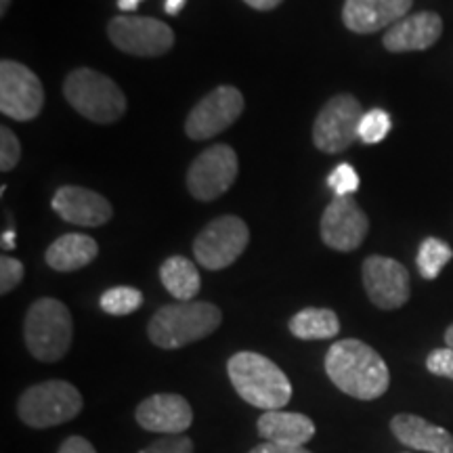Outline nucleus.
Returning a JSON list of instances; mask_svg holds the SVG:
<instances>
[{
  "mask_svg": "<svg viewBox=\"0 0 453 453\" xmlns=\"http://www.w3.org/2000/svg\"><path fill=\"white\" fill-rule=\"evenodd\" d=\"M257 430L260 439L288 447H304L315 437V424L309 416L283 410L265 411L258 418Z\"/></svg>",
  "mask_w": 453,
  "mask_h": 453,
  "instance_id": "obj_20",
  "label": "nucleus"
},
{
  "mask_svg": "<svg viewBox=\"0 0 453 453\" xmlns=\"http://www.w3.org/2000/svg\"><path fill=\"white\" fill-rule=\"evenodd\" d=\"M326 373L338 390L359 401L380 399L390 387V372L378 350L355 338L332 344L326 355Z\"/></svg>",
  "mask_w": 453,
  "mask_h": 453,
  "instance_id": "obj_1",
  "label": "nucleus"
},
{
  "mask_svg": "<svg viewBox=\"0 0 453 453\" xmlns=\"http://www.w3.org/2000/svg\"><path fill=\"white\" fill-rule=\"evenodd\" d=\"M139 453H194V441L185 434H166Z\"/></svg>",
  "mask_w": 453,
  "mask_h": 453,
  "instance_id": "obj_30",
  "label": "nucleus"
},
{
  "mask_svg": "<svg viewBox=\"0 0 453 453\" xmlns=\"http://www.w3.org/2000/svg\"><path fill=\"white\" fill-rule=\"evenodd\" d=\"M248 242H250V231L240 217L234 214L219 217L203 226L202 234L196 237V260L208 271L226 269L242 257Z\"/></svg>",
  "mask_w": 453,
  "mask_h": 453,
  "instance_id": "obj_7",
  "label": "nucleus"
},
{
  "mask_svg": "<svg viewBox=\"0 0 453 453\" xmlns=\"http://www.w3.org/2000/svg\"><path fill=\"white\" fill-rule=\"evenodd\" d=\"M99 304L107 315L124 317V315L134 313V311L143 304V294H141L137 288L116 286V288H110V290L104 292Z\"/></svg>",
  "mask_w": 453,
  "mask_h": 453,
  "instance_id": "obj_25",
  "label": "nucleus"
},
{
  "mask_svg": "<svg viewBox=\"0 0 453 453\" xmlns=\"http://www.w3.org/2000/svg\"><path fill=\"white\" fill-rule=\"evenodd\" d=\"M64 95L73 110L88 120L111 124L120 120L127 111V97L105 73L81 67L65 78Z\"/></svg>",
  "mask_w": 453,
  "mask_h": 453,
  "instance_id": "obj_5",
  "label": "nucleus"
},
{
  "mask_svg": "<svg viewBox=\"0 0 453 453\" xmlns=\"http://www.w3.org/2000/svg\"><path fill=\"white\" fill-rule=\"evenodd\" d=\"M53 211L67 223L78 226H99L113 217L111 203L104 196L76 185H65L57 189Z\"/></svg>",
  "mask_w": 453,
  "mask_h": 453,
  "instance_id": "obj_16",
  "label": "nucleus"
},
{
  "mask_svg": "<svg viewBox=\"0 0 453 453\" xmlns=\"http://www.w3.org/2000/svg\"><path fill=\"white\" fill-rule=\"evenodd\" d=\"M364 286L378 309H401L411 296L410 271L387 257H367L364 263Z\"/></svg>",
  "mask_w": 453,
  "mask_h": 453,
  "instance_id": "obj_14",
  "label": "nucleus"
},
{
  "mask_svg": "<svg viewBox=\"0 0 453 453\" xmlns=\"http://www.w3.org/2000/svg\"><path fill=\"white\" fill-rule=\"evenodd\" d=\"M237 154L229 145H212L196 157L187 173V189L200 202H212L231 189L235 183Z\"/></svg>",
  "mask_w": 453,
  "mask_h": 453,
  "instance_id": "obj_10",
  "label": "nucleus"
},
{
  "mask_svg": "<svg viewBox=\"0 0 453 453\" xmlns=\"http://www.w3.org/2000/svg\"><path fill=\"white\" fill-rule=\"evenodd\" d=\"M9 4L11 0H0V15H4L9 11Z\"/></svg>",
  "mask_w": 453,
  "mask_h": 453,
  "instance_id": "obj_39",
  "label": "nucleus"
},
{
  "mask_svg": "<svg viewBox=\"0 0 453 453\" xmlns=\"http://www.w3.org/2000/svg\"><path fill=\"white\" fill-rule=\"evenodd\" d=\"M73 321L70 309L57 298H41L27 309L24 340L32 357L42 364L64 359L72 347Z\"/></svg>",
  "mask_w": 453,
  "mask_h": 453,
  "instance_id": "obj_4",
  "label": "nucleus"
},
{
  "mask_svg": "<svg viewBox=\"0 0 453 453\" xmlns=\"http://www.w3.org/2000/svg\"><path fill=\"white\" fill-rule=\"evenodd\" d=\"M44 90L30 67L4 59L0 64V111L17 122L34 120L42 111Z\"/></svg>",
  "mask_w": 453,
  "mask_h": 453,
  "instance_id": "obj_11",
  "label": "nucleus"
},
{
  "mask_svg": "<svg viewBox=\"0 0 453 453\" xmlns=\"http://www.w3.org/2000/svg\"><path fill=\"white\" fill-rule=\"evenodd\" d=\"M134 418L139 426L150 433L183 434L194 424V410L185 396L157 393L141 401Z\"/></svg>",
  "mask_w": 453,
  "mask_h": 453,
  "instance_id": "obj_15",
  "label": "nucleus"
},
{
  "mask_svg": "<svg viewBox=\"0 0 453 453\" xmlns=\"http://www.w3.org/2000/svg\"><path fill=\"white\" fill-rule=\"evenodd\" d=\"M113 47L134 57L166 55L174 44V32L154 17L118 15L107 26Z\"/></svg>",
  "mask_w": 453,
  "mask_h": 453,
  "instance_id": "obj_9",
  "label": "nucleus"
},
{
  "mask_svg": "<svg viewBox=\"0 0 453 453\" xmlns=\"http://www.w3.org/2000/svg\"><path fill=\"white\" fill-rule=\"evenodd\" d=\"M243 3L248 4V7L257 9V11H271V9H277L283 0H243Z\"/></svg>",
  "mask_w": 453,
  "mask_h": 453,
  "instance_id": "obj_34",
  "label": "nucleus"
},
{
  "mask_svg": "<svg viewBox=\"0 0 453 453\" xmlns=\"http://www.w3.org/2000/svg\"><path fill=\"white\" fill-rule=\"evenodd\" d=\"M248 453H313V451L304 449V447H288V445H277V443H269V441H265V443L257 445Z\"/></svg>",
  "mask_w": 453,
  "mask_h": 453,
  "instance_id": "obj_33",
  "label": "nucleus"
},
{
  "mask_svg": "<svg viewBox=\"0 0 453 453\" xmlns=\"http://www.w3.org/2000/svg\"><path fill=\"white\" fill-rule=\"evenodd\" d=\"M393 128V120L384 110H370L364 113L359 124V139L365 145H376L387 139V134Z\"/></svg>",
  "mask_w": 453,
  "mask_h": 453,
  "instance_id": "obj_26",
  "label": "nucleus"
},
{
  "mask_svg": "<svg viewBox=\"0 0 453 453\" xmlns=\"http://www.w3.org/2000/svg\"><path fill=\"white\" fill-rule=\"evenodd\" d=\"M327 187L334 191V196H353L359 189V174L350 164L342 162L332 170L330 177H327Z\"/></svg>",
  "mask_w": 453,
  "mask_h": 453,
  "instance_id": "obj_27",
  "label": "nucleus"
},
{
  "mask_svg": "<svg viewBox=\"0 0 453 453\" xmlns=\"http://www.w3.org/2000/svg\"><path fill=\"white\" fill-rule=\"evenodd\" d=\"M141 3H143V0H118V9L127 11V13H128V11L137 9Z\"/></svg>",
  "mask_w": 453,
  "mask_h": 453,
  "instance_id": "obj_37",
  "label": "nucleus"
},
{
  "mask_svg": "<svg viewBox=\"0 0 453 453\" xmlns=\"http://www.w3.org/2000/svg\"><path fill=\"white\" fill-rule=\"evenodd\" d=\"M57 453H97V449H95L88 439L81 437V434H73V437H67L64 443H61Z\"/></svg>",
  "mask_w": 453,
  "mask_h": 453,
  "instance_id": "obj_32",
  "label": "nucleus"
},
{
  "mask_svg": "<svg viewBox=\"0 0 453 453\" xmlns=\"http://www.w3.org/2000/svg\"><path fill=\"white\" fill-rule=\"evenodd\" d=\"M443 34V19L433 11L407 15L384 34V49L390 53H410V50H426L439 41Z\"/></svg>",
  "mask_w": 453,
  "mask_h": 453,
  "instance_id": "obj_17",
  "label": "nucleus"
},
{
  "mask_svg": "<svg viewBox=\"0 0 453 453\" xmlns=\"http://www.w3.org/2000/svg\"><path fill=\"white\" fill-rule=\"evenodd\" d=\"M364 118L361 104L353 95H336L321 107L313 124L317 150L326 154H342L359 139V124Z\"/></svg>",
  "mask_w": 453,
  "mask_h": 453,
  "instance_id": "obj_8",
  "label": "nucleus"
},
{
  "mask_svg": "<svg viewBox=\"0 0 453 453\" xmlns=\"http://www.w3.org/2000/svg\"><path fill=\"white\" fill-rule=\"evenodd\" d=\"M243 111V95L235 87H219L206 95L185 122L187 137L206 141L229 128Z\"/></svg>",
  "mask_w": 453,
  "mask_h": 453,
  "instance_id": "obj_12",
  "label": "nucleus"
},
{
  "mask_svg": "<svg viewBox=\"0 0 453 453\" xmlns=\"http://www.w3.org/2000/svg\"><path fill=\"white\" fill-rule=\"evenodd\" d=\"M97 242L90 235L65 234L49 246L47 265L61 273H70V271H78L93 263L97 258Z\"/></svg>",
  "mask_w": 453,
  "mask_h": 453,
  "instance_id": "obj_21",
  "label": "nucleus"
},
{
  "mask_svg": "<svg viewBox=\"0 0 453 453\" xmlns=\"http://www.w3.org/2000/svg\"><path fill=\"white\" fill-rule=\"evenodd\" d=\"M185 0H166L164 3V11H166L168 15H179L180 9H183Z\"/></svg>",
  "mask_w": 453,
  "mask_h": 453,
  "instance_id": "obj_35",
  "label": "nucleus"
},
{
  "mask_svg": "<svg viewBox=\"0 0 453 453\" xmlns=\"http://www.w3.org/2000/svg\"><path fill=\"white\" fill-rule=\"evenodd\" d=\"M3 250H13L15 248V231L13 229H4L3 231Z\"/></svg>",
  "mask_w": 453,
  "mask_h": 453,
  "instance_id": "obj_36",
  "label": "nucleus"
},
{
  "mask_svg": "<svg viewBox=\"0 0 453 453\" xmlns=\"http://www.w3.org/2000/svg\"><path fill=\"white\" fill-rule=\"evenodd\" d=\"M223 321V313L217 304L200 303H174L156 311L147 326V336L156 347L173 350L211 336Z\"/></svg>",
  "mask_w": 453,
  "mask_h": 453,
  "instance_id": "obj_3",
  "label": "nucleus"
},
{
  "mask_svg": "<svg viewBox=\"0 0 453 453\" xmlns=\"http://www.w3.org/2000/svg\"><path fill=\"white\" fill-rule=\"evenodd\" d=\"M160 280L164 288L180 303H191L202 288L200 271L189 258L170 257L160 267Z\"/></svg>",
  "mask_w": 453,
  "mask_h": 453,
  "instance_id": "obj_22",
  "label": "nucleus"
},
{
  "mask_svg": "<svg viewBox=\"0 0 453 453\" xmlns=\"http://www.w3.org/2000/svg\"><path fill=\"white\" fill-rule=\"evenodd\" d=\"M445 344L449 349H453V324L447 327V332H445Z\"/></svg>",
  "mask_w": 453,
  "mask_h": 453,
  "instance_id": "obj_38",
  "label": "nucleus"
},
{
  "mask_svg": "<svg viewBox=\"0 0 453 453\" xmlns=\"http://www.w3.org/2000/svg\"><path fill=\"white\" fill-rule=\"evenodd\" d=\"M226 373H229L235 393L252 407L275 411L290 403V378L269 357L252 353V350H242L229 359Z\"/></svg>",
  "mask_w": 453,
  "mask_h": 453,
  "instance_id": "obj_2",
  "label": "nucleus"
},
{
  "mask_svg": "<svg viewBox=\"0 0 453 453\" xmlns=\"http://www.w3.org/2000/svg\"><path fill=\"white\" fill-rule=\"evenodd\" d=\"M451 258L453 250L449 248V243L439 240V237H426L422 242L420 250H418L416 265L424 280H437L439 273Z\"/></svg>",
  "mask_w": 453,
  "mask_h": 453,
  "instance_id": "obj_24",
  "label": "nucleus"
},
{
  "mask_svg": "<svg viewBox=\"0 0 453 453\" xmlns=\"http://www.w3.org/2000/svg\"><path fill=\"white\" fill-rule=\"evenodd\" d=\"M390 430L399 443L416 451L453 453V434L449 430L434 426L413 413H396L390 420Z\"/></svg>",
  "mask_w": 453,
  "mask_h": 453,
  "instance_id": "obj_19",
  "label": "nucleus"
},
{
  "mask_svg": "<svg viewBox=\"0 0 453 453\" xmlns=\"http://www.w3.org/2000/svg\"><path fill=\"white\" fill-rule=\"evenodd\" d=\"M82 395L65 380H47L26 388L17 401V416L30 428H50L73 420L82 411Z\"/></svg>",
  "mask_w": 453,
  "mask_h": 453,
  "instance_id": "obj_6",
  "label": "nucleus"
},
{
  "mask_svg": "<svg viewBox=\"0 0 453 453\" xmlns=\"http://www.w3.org/2000/svg\"><path fill=\"white\" fill-rule=\"evenodd\" d=\"M21 157V143L19 139L15 137L13 130L7 127L0 128V170L3 173H9L17 166Z\"/></svg>",
  "mask_w": 453,
  "mask_h": 453,
  "instance_id": "obj_28",
  "label": "nucleus"
},
{
  "mask_svg": "<svg viewBox=\"0 0 453 453\" xmlns=\"http://www.w3.org/2000/svg\"><path fill=\"white\" fill-rule=\"evenodd\" d=\"M426 367L430 373H434V376L449 378V380H453V349L449 347L434 349L433 353L428 355Z\"/></svg>",
  "mask_w": 453,
  "mask_h": 453,
  "instance_id": "obj_31",
  "label": "nucleus"
},
{
  "mask_svg": "<svg viewBox=\"0 0 453 453\" xmlns=\"http://www.w3.org/2000/svg\"><path fill=\"white\" fill-rule=\"evenodd\" d=\"M290 332L300 340H327L340 332V319L332 309H303L290 319Z\"/></svg>",
  "mask_w": 453,
  "mask_h": 453,
  "instance_id": "obj_23",
  "label": "nucleus"
},
{
  "mask_svg": "<svg viewBox=\"0 0 453 453\" xmlns=\"http://www.w3.org/2000/svg\"><path fill=\"white\" fill-rule=\"evenodd\" d=\"M24 280V265L17 258L3 257L0 258V294L7 296L9 292H13Z\"/></svg>",
  "mask_w": 453,
  "mask_h": 453,
  "instance_id": "obj_29",
  "label": "nucleus"
},
{
  "mask_svg": "<svg viewBox=\"0 0 453 453\" xmlns=\"http://www.w3.org/2000/svg\"><path fill=\"white\" fill-rule=\"evenodd\" d=\"M370 229V220L353 196L334 197L321 217V240L338 252H353L361 246Z\"/></svg>",
  "mask_w": 453,
  "mask_h": 453,
  "instance_id": "obj_13",
  "label": "nucleus"
},
{
  "mask_svg": "<svg viewBox=\"0 0 453 453\" xmlns=\"http://www.w3.org/2000/svg\"><path fill=\"white\" fill-rule=\"evenodd\" d=\"M413 0H347L342 21L355 34H373L395 26L410 13Z\"/></svg>",
  "mask_w": 453,
  "mask_h": 453,
  "instance_id": "obj_18",
  "label": "nucleus"
}]
</instances>
